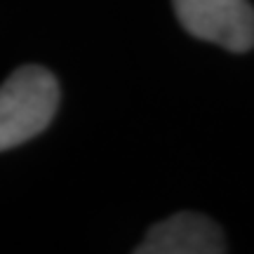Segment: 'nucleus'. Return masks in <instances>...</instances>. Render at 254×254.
<instances>
[{"label":"nucleus","mask_w":254,"mask_h":254,"mask_svg":"<svg viewBox=\"0 0 254 254\" xmlns=\"http://www.w3.org/2000/svg\"><path fill=\"white\" fill-rule=\"evenodd\" d=\"M59 109V82L43 66H21L0 85V151L38 136Z\"/></svg>","instance_id":"nucleus-1"},{"label":"nucleus","mask_w":254,"mask_h":254,"mask_svg":"<svg viewBox=\"0 0 254 254\" xmlns=\"http://www.w3.org/2000/svg\"><path fill=\"white\" fill-rule=\"evenodd\" d=\"M172 7L184 31L198 40L236 55L254 47V7L250 0H172Z\"/></svg>","instance_id":"nucleus-2"},{"label":"nucleus","mask_w":254,"mask_h":254,"mask_svg":"<svg viewBox=\"0 0 254 254\" xmlns=\"http://www.w3.org/2000/svg\"><path fill=\"white\" fill-rule=\"evenodd\" d=\"M221 228L200 212H177L146 233L136 254H221L226 252Z\"/></svg>","instance_id":"nucleus-3"}]
</instances>
